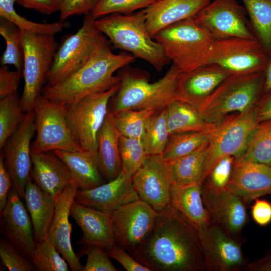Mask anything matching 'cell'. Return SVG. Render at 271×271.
Wrapping results in <instances>:
<instances>
[{
    "label": "cell",
    "instance_id": "6da1fadb",
    "mask_svg": "<svg viewBox=\"0 0 271 271\" xmlns=\"http://www.w3.org/2000/svg\"><path fill=\"white\" fill-rule=\"evenodd\" d=\"M129 253L152 271L206 270L198 230L171 204L158 212L148 237Z\"/></svg>",
    "mask_w": 271,
    "mask_h": 271
},
{
    "label": "cell",
    "instance_id": "7a4b0ae2",
    "mask_svg": "<svg viewBox=\"0 0 271 271\" xmlns=\"http://www.w3.org/2000/svg\"><path fill=\"white\" fill-rule=\"evenodd\" d=\"M112 49L103 35L85 65L59 82L45 85L41 94L53 102L67 105L118 85L120 78L114 75L115 72L133 62L136 58L125 51L115 54Z\"/></svg>",
    "mask_w": 271,
    "mask_h": 271
},
{
    "label": "cell",
    "instance_id": "3957f363",
    "mask_svg": "<svg viewBox=\"0 0 271 271\" xmlns=\"http://www.w3.org/2000/svg\"><path fill=\"white\" fill-rule=\"evenodd\" d=\"M97 28L109 39L112 49L127 52L161 71L169 63L162 46L149 32L144 9L132 14H112L95 20Z\"/></svg>",
    "mask_w": 271,
    "mask_h": 271
},
{
    "label": "cell",
    "instance_id": "277c9868",
    "mask_svg": "<svg viewBox=\"0 0 271 271\" xmlns=\"http://www.w3.org/2000/svg\"><path fill=\"white\" fill-rule=\"evenodd\" d=\"M128 66L122 68L118 75L119 86L110 110L113 114L129 109L160 111L175 99L180 72L173 64L163 77L153 83L149 82L147 75Z\"/></svg>",
    "mask_w": 271,
    "mask_h": 271
},
{
    "label": "cell",
    "instance_id": "5b68a950",
    "mask_svg": "<svg viewBox=\"0 0 271 271\" xmlns=\"http://www.w3.org/2000/svg\"><path fill=\"white\" fill-rule=\"evenodd\" d=\"M264 72L231 74L198 110L208 123L218 125L231 113L256 106L264 93Z\"/></svg>",
    "mask_w": 271,
    "mask_h": 271
},
{
    "label": "cell",
    "instance_id": "8992f818",
    "mask_svg": "<svg viewBox=\"0 0 271 271\" xmlns=\"http://www.w3.org/2000/svg\"><path fill=\"white\" fill-rule=\"evenodd\" d=\"M154 39L162 46L167 57L180 73L203 65L207 52L215 40L193 17L162 30Z\"/></svg>",
    "mask_w": 271,
    "mask_h": 271
},
{
    "label": "cell",
    "instance_id": "52a82bcc",
    "mask_svg": "<svg viewBox=\"0 0 271 271\" xmlns=\"http://www.w3.org/2000/svg\"><path fill=\"white\" fill-rule=\"evenodd\" d=\"M24 87L21 103L26 113L33 110L52 67L58 48L54 35L23 31Z\"/></svg>",
    "mask_w": 271,
    "mask_h": 271
},
{
    "label": "cell",
    "instance_id": "ba28073f",
    "mask_svg": "<svg viewBox=\"0 0 271 271\" xmlns=\"http://www.w3.org/2000/svg\"><path fill=\"white\" fill-rule=\"evenodd\" d=\"M119 83L103 92L87 95L66 105L68 126L82 151L96 159L97 137L109 109L108 104L118 90Z\"/></svg>",
    "mask_w": 271,
    "mask_h": 271
},
{
    "label": "cell",
    "instance_id": "9c48e42d",
    "mask_svg": "<svg viewBox=\"0 0 271 271\" xmlns=\"http://www.w3.org/2000/svg\"><path fill=\"white\" fill-rule=\"evenodd\" d=\"M92 13L85 15L77 31L58 47L46 85H53L70 75L89 60L103 34L97 28Z\"/></svg>",
    "mask_w": 271,
    "mask_h": 271
},
{
    "label": "cell",
    "instance_id": "30bf717a",
    "mask_svg": "<svg viewBox=\"0 0 271 271\" xmlns=\"http://www.w3.org/2000/svg\"><path fill=\"white\" fill-rule=\"evenodd\" d=\"M33 110L36 137L32 146V151H82L68 126L66 104L53 102L40 94L35 101Z\"/></svg>",
    "mask_w": 271,
    "mask_h": 271
},
{
    "label": "cell",
    "instance_id": "8fae6325",
    "mask_svg": "<svg viewBox=\"0 0 271 271\" xmlns=\"http://www.w3.org/2000/svg\"><path fill=\"white\" fill-rule=\"evenodd\" d=\"M258 104L245 112L228 116L215 129L208 146L204 180L222 158L232 156L236 159L243 155L249 139L259 123Z\"/></svg>",
    "mask_w": 271,
    "mask_h": 271
},
{
    "label": "cell",
    "instance_id": "7c38bea8",
    "mask_svg": "<svg viewBox=\"0 0 271 271\" xmlns=\"http://www.w3.org/2000/svg\"><path fill=\"white\" fill-rule=\"evenodd\" d=\"M268 58L257 39L231 37L214 40L204 65H217L230 74L251 73L264 72Z\"/></svg>",
    "mask_w": 271,
    "mask_h": 271
},
{
    "label": "cell",
    "instance_id": "4fadbf2b",
    "mask_svg": "<svg viewBox=\"0 0 271 271\" xmlns=\"http://www.w3.org/2000/svg\"><path fill=\"white\" fill-rule=\"evenodd\" d=\"M193 18L215 40L231 37L257 39L244 7L236 0H213Z\"/></svg>",
    "mask_w": 271,
    "mask_h": 271
},
{
    "label": "cell",
    "instance_id": "5bb4252c",
    "mask_svg": "<svg viewBox=\"0 0 271 271\" xmlns=\"http://www.w3.org/2000/svg\"><path fill=\"white\" fill-rule=\"evenodd\" d=\"M158 212L138 198L111 212L114 243L128 252L139 247L149 235Z\"/></svg>",
    "mask_w": 271,
    "mask_h": 271
},
{
    "label": "cell",
    "instance_id": "9a60e30c",
    "mask_svg": "<svg viewBox=\"0 0 271 271\" xmlns=\"http://www.w3.org/2000/svg\"><path fill=\"white\" fill-rule=\"evenodd\" d=\"M36 129V116L33 110L26 112L24 120L7 140L1 152L13 187L22 199L26 184L31 177V141Z\"/></svg>",
    "mask_w": 271,
    "mask_h": 271
},
{
    "label": "cell",
    "instance_id": "2e32d148",
    "mask_svg": "<svg viewBox=\"0 0 271 271\" xmlns=\"http://www.w3.org/2000/svg\"><path fill=\"white\" fill-rule=\"evenodd\" d=\"M201 190L210 221L240 239L241 230L248 222L245 202L226 188L215 187L206 180L201 183Z\"/></svg>",
    "mask_w": 271,
    "mask_h": 271
},
{
    "label": "cell",
    "instance_id": "e0dca14e",
    "mask_svg": "<svg viewBox=\"0 0 271 271\" xmlns=\"http://www.w3.org/2000/svg\"><path fill=\"white\" fill-rule=\"evenodd\" d=\"M172 185L169 163L161 155L148 156L132 176V187L139 198L157 212L171 204Z\"/></svg>",
    "mask_w": 271,
    "mask_h": 271
},
{
    "label": "cell",
    "instance_id": "ac0fdd59",
    "mask_svg": "<svg viewBox=\"0 0 271 271\" xmlns=\"http://www.w3.org/2000/svg\"><path fill=\"white\" fill-rule=\"evenodd\" d=\"M198 232L206 270L236 271L246 267L240 239L211 221Z\"/></svg>",
    "mask_w": 271,
    "mask_h": 271
},
{
    "label": "cell",
    "instance_id": "d6986e66",
    "mask_svg": "<svg viewBox=\"0 0 271 271\" xmlns=\"http://www.w3.org/2000/svg\"><path fill=\"white\" fill-rule=\"evenodd\" d=\"M14 187L1 212L0 231L24 255L31 260L36 246L29 213Z\"/></svg>",
    "mask_w": 271,
    "mask_h": 271
},
{
    "label": "cell",
    "instance_id": "ffe728a7",
    "mask_svg": "<svg viewBox=\"0 0 271 271\" xmlns=\"http://www.w3.org/2000/svg\"><path fill=\"white\" fill-rule=\"evenodd\" d=\"M230 74L225 69L212 64H205L192 71L180 73L175 99L188 103L198 109Z\"/></svg>",
    "mask_w": 271,
    "mask_h": 271
},
{
    "label": "cell",
    "instance_id": "44dd1931",
    "mask_svg": "<svg viewBox=\"0 0 271 271\" xmlns=\"http://www.w3.org/2000/svg\"><path fill=\"white\" fill-rule=\"evenodd\" d=\"M78 189L75 183L73 182L56 198L54 213L48 234V238L73 271H82L84 267L73 250L71 240L72 228L69 221L71 207Z\"/></svg>",
    "mask_w": 271,
    "mask_h": 271
},
{
    "label": "cell",
    "instance_id": "7402d4cb",
    "mask_svg": "<svg viewBox=\"0 0 271 271\" xmlns=\"http://www.w3.org/2000/svg\"><path fill=\"white\" fill-rule=\"evenodd\" d=\"M225 188L245 202L264 195L271 196V167L236 158Z\"/></svg>",
    "mask_w": 271,
    "mask_h": 271
},
{
    "label": "cell",
    "instance_id": "603a6c76",
    "mask_svg": "<svg viewBox=\"0 0 271 271\" xmlns=\"http://www.w3.org/2000/svg\"><path fill=\"white\" fill-rule=\"evenodd\" d=\"M132 175L121 171L114 180L89 190L78 189L75 201L97 210L112 212L139 198L132 185Z\"/></svg>",
    "mask_w": 271,
    "mask_h": 271
},
{
    "label": "cell",
    "instance_id": "cb8c5ba5",
    "mask_svg": "<svg viewBox=\"0 0 271 271\" xmlns=\"http://www.w3.org/2000/svg\"><path fill=\"white\" fill-rule=\"evenodd\" d=\"M70 216L82 232L78 244L82 246L95 244L106 250L115 244L111 212L97 210L74 200L71 207Z\"/></svg>",
    "mask_w": 271,
    "mask_h": 271
},
{
    "label": "cell",
    "instance_id": "d4e9b609",
    "mask_svg": "<svg viewBox=\"0 0 271 271\" xmlns=\"http://www.w3.org/2000/svg\"><path fill=\"white\" fill-rule=\"evenodd\" d=\"M31 158L32 180L54 197L74 182L66 164L53 151L36 152L32 150Z\"/></svg>",
    "mask_w": 271,
    "mask_h": 271
},
{
    "label": "cell",
    "instance_id": "484cf974",
    "mask_svg": "<svg viewBox=\"0 0 271 271\" xmlns=\"http://www.w3.org/2000/svg\"><path fill=\"white\" fill-rule=\"evenodd\" d=\"M211 0H160L144 9L146 24L153 38L162 30L193 17Z\"/></svg>",
    "mask_w": 271,
    "mask_h": 271
},
{
    "label": "cell",
    "instance_id": "4316f807",
    "mask_svg": "<svg viewBox=\"0 0 271 271\" xmlns=\"http://www.w3.org/2000/svg\"><path fill=\"white\" fill-rule=\"evenodd\" d=\"M120 136L115 125L113 115L109 109L97 137L96 164L106 182L115 179L122 171L119 148Z\"/></svg>",
    "mask_w": 271,
    "mask_h": 271
},
{
    "label": "cell",
    "instance_id": "83f0119b",
    "mask_svg": "<svg viewBox=\"0 0 271 271\" xmlns=\"http://www.w3.org/2000/svg\"><path fill=\"white\" fill-rule=\"evenodd\" d=\"M24 199L32 220L35 241L41 242L48 237L56 198L41 189L31 177L25 187Z\"/></svg>",
    "mask_w": 271,
    "mask_h": 271
},
{
    "label": "cell",
    "instance_id": "f1b7e54d",
    "mask_svg": "<svg viewBox=\"0 0 271 271\" xmlns=\"http://www.w3.org/2000/svg\"><path fill=\"white\" fill-rule=\"evenodd\" d=\"M170 204L190 221L198 230L210 223L209 216L203 202L200 184L172 185Z\"/></svg>",
    "mask_w": 271,
    "mask_h": 271
},
{
    "label": "cell",
    "instance_id": "f546056e",
    "mask_svg": "<svg viewBox=\"0 0 271 271\" xmlns=\"http://www.w3.org/2000/svg\"><path fill=\"white\" fill-rule=\"evenodd\" d=\"M53 152L66 164L78 189L89 190L107 182L98 169L96 159L88 153L83 151Z\"/></svg>",
    "mask_w": 271,
    "mask_h": 271
},
{
    "label": "cell",
    "instance_id": "4dcf8cb0",
    "mask_svg": "<svg viewBox=\"0 0 271 271\" xmlns=\"http://www.w3.org/2000/svg\"><path fill=\"white\" fill-rule=\"evenodd\" d=\"M165 108L170 135L189 131H209L219 124L208 123L196 108L179 100H173Z\"/></svg>",
    "mask_w": 271,
    "mask_h": 271
},
{
    "label": "cell",
    "instance_id": "1f68e13d",
    "mask_svg": "<svg viewBox=\"0 0 271 271\" xmlns=\"http://www.w3.org/2000/svg\"><path fill=\"white\" fill-rule=\"evenodd\" d=\"M208 146L173 162H168L172 185L201 184L204 180V169L208 156Z\"/></svg>",
    "mask_w": 271,
    "mask_h": 271
},
{
    "label": "cell",
    "instance_id": "d6a6232c",
    "mask_svg": "<svg viewBox=\"0 0 271 271\" xmlns=\"http://www.w3.org/2000/svg\"><path fill=\"white\" fill-rule=\"evenodd\" d=\"M215 129L209 131H189L170 135L161 155L162 157L167 162H171L208 146Z\"/></svg>",
    "mask_w": 271,
    "mask_h": 271
},
{
    "label": "cell",
    "instance_id": "836d02e7",
    "mask_svg": "<svg viewBox=\"0 0 271 271\" xmlns=\"http://www.w3.org/2000/svg\"><path fill=\"white\" fill-rule=\"evenodd\" d=\"M257 40L271 55V0H241Z\"/></svg>",
    "mask_w": 271,
    "mask_h": 271
},
{
    "label": "cell",
    "instance_id": "e575fe53",
    "mask_svg": "<svg viewBox=\"0 0 271 271\" xmlns=\"http://www.w3.org/2000/svg\"><path fill=\"white\" fill-rule=\"evenodd\" d=\"M240 158L271 167V118L257 124Z\"/></svg>",
    "mask_w": 271,
    "mask_h": 271
},
{
    "label": "cell",
    "instance_id": "d590c367",
    "mask_svg": "<svg viewBox=\"0 0 271 271\" xmlns=\"http://www.w3.org/2000/svg\"><path fill=\"white\" fill-rule=\"evenodd\" d=\"M0 34L6 43L0 59L1 65H14L16 70L23 73L24 51L22 30L11 22L1 17Z\"/></svg>",
    "mask_w": 271,
    "mask_h": 271
},
{
    "label": "cell",
    "instance_id": "8d00e7d4",
    "mask_svg": "<svg viewBox=\"0 0 271 271\" xmlns=\"http://www.w3.org/2000/svg\"><path fill=\"white\" fill-rule=\"evenodd\" d=\"M17 0H0V16L11 22L21 30L31 33L55 35L68 27L67 22L40 23L31 21L18 14L14 8Z\"/></svg>",
    "mask_w": 271,
    "mask_h": 271
},
{
    "label": "cell",
    "instance_id": "74e56055",
    "mask_svg": "<svg viewBox=\"0 0 271 271\" xmlns=\"http://www.w3.org/2000/svg\"><path fill=\"white\" fill-rule=\"evenodd\" d=\"M157 112L153 109H129L112 114L115 125L121 136L143 140L150 118Z\"/></svg>",
    "mask_w": 271,
    "mask_h": 271
},
{
    "label": "cell",
    "instance_id": "f35d334b",
    "mask_svg": "<svg viewBox=\"0 0 271 271\" xmlns=\"http://www.w3.org/2000/svg\"><path fill=\"white\" fill-rule=\"evenodd\" d=\"M26 112L18 93L0 100V149L24 120Z\"/></svg>",
    "mask_w": 271,
    "mask_h": 271
},
{
    "label": "cell",
    "instance_id": "ab89813d",
    "mask_svg": "<svg viewBox=\"0 0 271 271\" xmlns=\"http://www.w3.org/2000/svg\"><path fill=\"white\" fill-rule=\"evenodd\" d=\"M169 137L165 108L154 114L147 124L145 133L142 140L148 155H162L167 146Z\"/></svg>",
    "mask_w": 271,
    "mask_h": 271
},
{
    "label": "cell",
    "instance_id": "60d3db41",
    "mask_svg": "<svg viewBox=\"0 0 271 271\" xmlns=\"http://www.w3.org/2000/svg\"><path fill=\"white\" fill-rule=\"evenodd\" d=\"M37 271H68L69 264L47 237L36 243L31 259Z\"/></svg>",
    "mask_w": 271,
    "mask_h": 271
},
{
    "label": "cell",
    "instance_id": "b9f144b4",
    "mask_svg": "<svg viewBox=\"0 0 271 271\" xmlns=\"http://www.w3.org/2000/svg\"><path fill=\"white\" fill-rule=\"evenodd\" d=\"M119 148L122 171L133 176L149 156L143 141L120 136Z\"/></svg>",
    "mask_w": 271,
    "mask_h": 271
},
{
    "label": "cell",
    "instance_id": "7bdbcfd3",
    "mask_svg": "<svg viewBox=\"0 0 271 271\" xmlns=\"http://www.w3.org/2000/svg\"><path fill=\"white\" fill-rule=\"evenodd\" d=\"M160 0H100L92 14L95 18L112 14L128 15L145 9Z\"/></svg>",
    "mask_w": 271,
    "mask_h": 271
},
{
    "label": "cell",
    "instance_id": "ee69618b",
    "mask_svg": "<svg viewBox=\"0 0 271 271\" xmlns=\"http://www.w3.org/2000/svg\"><path fill=\"white\" fill-rule=\"evenodd\" d=\"M0 258L10 271L35 270L32 261L21 253L7 238L0 239Z\"/></svg>",
    "mask_w": 271,
    "mask_h": 271
},
{
    "label": "cell",
    "instance_id": "f6af8a7d",
    "mask_svg": "<svg viewBox=\"0 0 271 271\" xmlns=\"http://www.w3.org/2000/svg\"><path fill=\"white\" fill-rule=\"evenodd\" d=\"M86 254V263L82 271H117L109 259L106 250L102 247L92 244L83 246L79 252L78 257Z\"/></svg>",
    "mask_w": 271,
    "mask_h": 271
},
{
    "label": "cell",
    "instance_id": "bcb514c9",
    "mask_svg": "<svg viewBox=\"0 0 271 271\" xmlns=\"http://www.w3.org/2000/svg\"><path fill=\"white\" fill-rule=\"evenodd\" d=\"M235 159L232 156L222 158L214 166L207 177L209 178L208 180H205L215 187L224 188L230 180Z\"/></svg>",
    "mask_w": 271,
    "mask_h": 271
},
{
    "label": "cell",
    "instance_id": "7dc6e473",
    "mask_svg": "<svg viewBox=\"0 0 271 271\" xmlns=\"http://www.w3.org/2000/svg\"><path fill=\"white\" fill-rule=\"evenodd\" d=\"M100 0H61L60 19L92 13Z\"/></svg>",
    "mask_w": 271,
    "mask_h": 271
},
{
    "label": "cell",
    "instance_id": "c3c4849f",
    "mask_svg": "<svg viewBox=\"0 0 271 271\" xmlns=\"http://www.w3.org/2000/svg\"><path fill=\"white\" fill-rule=\"evenodd\" d=\"M23 73L17 70L11 71L7 65L0 68V99L18 93Z\"/></svg>",
    "mask_w": 271,
    "mask_h": 271
},
{
    "label": "cell",
    "instance_id": "681fc988",
    "mask_svg": "<svg viewBox=\"0 0 271 271\" xmlns=\"http://www.w3.org/2000/svg\"><path fill=\"white\" fill-rule=\"evenodd\" d=\"M106 252L110 258L117 261L127 271H152L137 261L127 251L115 244Z\"/></svg>",
    "mask_w": 271,
    "mask_h": 271
},
{
    "label": "cell",
    "instance_id": "f907efd6",
    "mask_svg": "<svg viewBox=\"0 0 271 271\" xmlns=\"http://www.w3.org/2000/svg\"><path fill=\"white\" fill-rule=\"evenodd\" d=\"M19 5L49 15L60 11L61 0H17Z\"/></svg>",
    "mask_w": 271,
    "mask_h": 271
},
{
    "label": "cell",
    "instance_id": "816d5d0a",
    "mask_svg": "<svg viewBox=\"0 0 271 271\" xmlns=\"http://www.w3.org/2000/svg\"><path fill=\"white\" fill-rule=\"evenodd\" d=\"M13 187L12 179L4 163V157L0 155V212L5 207Z\"/></svg>",
    "mask_w": 271,
    "mask_h": 271
},
{
    "label": "cell",
    "instance_id": "f5cc1de1",
    "mask_svg": "<svg viewBox=\"0 0 271 271\" xmlns=\"http://www.w3.org/2000/svg\"><path fill=\"white\" fill-rule=\"evenodd\" d=\"M252 216L258 225L265 226L271 221V203L266 200L255 199L251 207Z\"/></svg>",
    "mask_w": 271,
    "mask_h": 271
},
{
    "label": "cell",
    "instance_id": "db71d44e",
    "mask_svg": "<svg viewBox=\"0 0 271 271\" xmlns=\"http://www.w3.org/2000/svg\"><path fill=\"white\" fill-rule=\"evenodd\" d=\"M258 121L271 118V92H264L258 104Z\"/></svg>",
    "mask_w": 271,
    "mask_h": 271
},
{
    "label": "cell",
    "instance_id": "11a10c76",
    "mask_svg": "<svg viewBox=\"0 0 271 271\" xmlns=\"http://www.w3.org/2000/svg\"><path fill=\"white\" fill-rule=\"evenodd\" d=\"M246 268L248 271H271V250L264 256L248 263Z\"/></svg>",
    "mask_w": 271,
    "mask_h": 271
},
{
    "label": "cell",
    "instance_id": "9f6ffc18",
    "mask_svg": "<svg viewBox=\"0 0 271 271\" xmlns=\"http://www.w3.org/2000/svg\"><path fill=\"white\" fill-rule=\"evenodd\" d=\"M264 92H271V55L264 71Z\"/></svg>",
    "mask_w": 271,
    "mask_h": 271
}]
</instances>
